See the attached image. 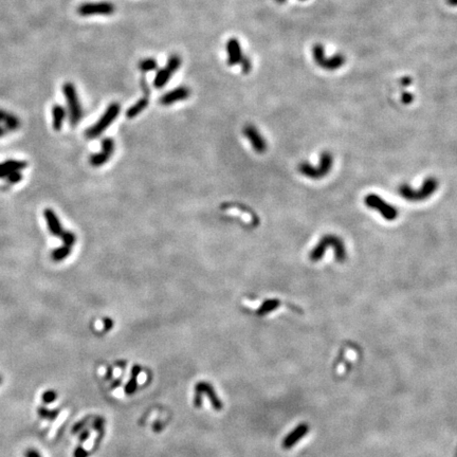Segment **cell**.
I'll return each mask as SVG.
<instances>
[{
    "label": "cell",
    "mask_w": 457,
    "mask_h": 457,
    "mask_svg": "<svg viewBox=\"0 0 457 457\" xmlns=\"http://www.w3.org/2000/svg\"><path fill=\"white\" fill-rule=\"evenodd\" d=\"M328 248H333L335 250L336 254V259L340 262H344L346 260L347 254H346V249H345V244L343 240L340 238V237L337 235H325L321 238L319 243L316 245L315 249H312L310 254H309V258L311 261H318L322 257L324 256V253Z\"/></svg>",
    "instance_id": "6da1fadb"
},
{
    "label": "cell",
    "mask_w": 457,
    "mask_h": 457,
    "mask_svg": "<svg viewBox=\"0 0 457 457\" xmlns=\"http://www.w3.org/2000/svg\"><path fill=\"white\" fill-rule=\"evenodd\" d=\"M63 93L68 108V114H69V122L71 126L74 127L81 122L83 117V108L78 95V90H76L73 83L66 82L63 85Z\"/></svg>",
    "instance_id": "7a4b0ae2"
},
{
    "label": "cell",
    "mask_w": 457,
    "mask_h": 457,
    "mask_svg": "<svg viewBox=\"0 0 457 457\" xmlns=\"http://www.w3.org/2000/svg\"><path fill=\"white\" fill-rule=\"evenodd\" d=\"M120 113H121L120 104L116 103V102H114V103H112L107 107L103 115L99 118V121L95 125L90 126L89 128L85 131V135H86L88 139L99 138L100 135L114 122V120L118 116V114H120Z\"/></svg>",
    "instance_id": "3957f363"
},
{
    "label": "cell",
    "mask_w": 457,
    "mask_h": 457,
    "mask_svg": "<svg viewBox=\"0 0 457 457\" xmlns=\"http://www.w3.org/2000/svg\"><path fill=\"white\" fill-rule=\"evenodd\" d=\"M438 182L435 178H428V179L423 182L420 190H413L410 185L402 184L399 188L400 196L409 201H422L429 198L430 196L434 194L437 190Z\"/></svg>",
    "instance_id": "277c9868"
},
{
    "label": "cell",
    "mask_w": 457,
    "mask_h": 457,
    "mask_svg": "<svg viewBox=\"0 0 457 457\" xmlns=\"http://www.w3.org/2000/svg\"><path fill=\"white\" fill-rule=\"evenodd\" d=\"M334 159L332 154L328 151H324L320 158V165L318 167H313L309 163H301L299 166V171L302 175L306 176L310 179H321L325 177L332 169Z\"/></svg>",
    "instance_id": "5b68a950"
},
{
    "label": "cell",
    "mask_w": 457,
    "mask_h": 457,
    "mask_svg": "<svg viewBox=\"0 0 457 457\" xmlns=\"http://www.w3.org/2000/svg\"><path fill=\"white\" fill-rule=\"evenodd\" d=\"M364 201H365V205L368 208L377 210L383 216V218L388 220V222H393L398 217V214H399L396 208L389 205V203H387L384 199L379 197L376 194H368Z\"/></svg>",
    "instance_id": "8992f818"
},
{
    "label": "cell",
    "mask_w": 457,
    "mask_h": 457,
    "mask_svg": "<svg viewBox=\"0 0 457 457\" xmlns=\"http://www.w3.org/2000/svg\"><path fill=\"white\" fill-rule=\"evenodd\" d=\"M114 11V4L109 1L85 2L78 7V14L83 17H88L93 15H113Z\"/></svg>",
    "instance_id": "52a82bcc"
},
{
    "label": "cell",
    "mask_w": 457,
    "mask_h": 457,
    "mask_svg": "<svg viewBox=\"0 0 457 457\" xmlns=\"http://www.w3.org/2000/svg\"><path fill=\"white\" fill-rule=\"evenodd\" d=\"M244 137L249 140L253 149L258 154H264L267 150V142L255 126L245 125L242 130Z\"/></svg>",
    "instance_id": "ba28073f"
},
{
    "label": "cell",
    "mask_w": 457,
    "mask_h": 457,
    "mask_svg": "<svg viewBox=\"0 0 457 457\" xmlns=\"http://www.w3.org/2000/svg\"><path fill=\"white\" fill-rule=\"evenodd\" d=\"M190 95H191V91L188 87L180 86L171 91L165 92L164 95L159 99V103L163 106H169V105H173L177 103V102L189 99Z\"/></svg>",
    "instance_id": "9c48e42d"
},
{
    "label": "cell",
    "mask_w": 457,
    "mask_h": 457,
    "mask_svg": "<svg viewBox=\"0 0 457 457\" xmlns=\"http://www.w3.org/2000/svg\"><path fill=\"white\" fill-rule=\"evenodd\" d=\"M227 53H228V66H236L238 65L242 58V50L239 40L232 37L227 41Z\"/></svg>",
    "instance_id": "30bf717a"
},
{
    "label": "cell",
    "mask_w": 457,
    "mask_h": 457,
    "mask_svg": "<svg viewBox=\"0 0 457 457\" xmlns=\"http://www.w3.org/2000/svg\"><path fill=\"white\" fill-rule=\"evenodd\" d=\"M44 216L46 218L47 226H48L50 233L54 236L61 237V235L64 233V230H63L62 224L61 222H59L58 217L54 213V211L51 209H46L44 212Z\"/></svg>",
    "instance_id": "8fae6325"
},
{
    "label": "cell",
    "mask_w": 457,
    "mask_h": 457,
    "mask_svg": "<svg viewBox=\"0 0 457 457\" xmlns=\"http://www.w3.org/2000/svg\"><path fill=\"white\" fill-rule=\"evenodd\" d=\"M196 393L206 394L209 397L210 401L212 402V404H213L214 409L216 411H220L223 409V402L222 400H219V398L217 397L213 386H211L209 383L205 382V381H203V382H199L196 385Z\"/></svg>",
    "instance_id": "7c38bea8"
},
{
    "label": "cell",
    "mask_w": 457,
    "mask_h": 457,
    "mask_svg": "<svg viewBox=\"0 0 457 457\" xmlns=\"http://www.w3.org/2000/svg\"><path fill=\"white\" fill-rule=\"evenodd\" d=\"M67 115V110L62 105H54L52 108V126L55 131L62 129L64 121Z\"/></svg>",
    "instance_id": "4fadbf2b"
},
{
    "label": "cell",
    "mask_w": 457,
    "mask_h": 457,
    "mask_svg": "<svg viewBox=\"0 0 457 457\" xmlns=\"http://www.w3.org/2000/svg\"><path fill=\"white\" fill-rule=\"evenodd\" d=\"M345 62H346V58L343 54L341 53L334 54L333 56L326 58V61L323 66V69L328 70V71H336L338 69H340V68L345 64Z\"/></svg>",
    "instance_id": "5bb4252c"
},
{
    "label": "cell",
    "mask_w": 457,
    "mask_h": 457,
    "mask_svg": "<svg viewBox=\"0 0 457 457\" xmlns=\"http://www.w3.org/2000/svg\"><path fill=\"white\" fill-rule=\"evenodd\" d=\"M173 72L168 69L167 67H164L162 68V69H159L157 71V74L155 76V79H154V87L157 88V89H161V88H163L165 85L171 81L172 79V76H173Z\"/></svg>",
    "instance_id": "9a60e30c"
},
{
    "label": "cell",
    "mask_w": 457,
    "mask_h": 457,
    "mask_svg": "<svg viewBox=\"0 0 457 457\" xmlns=\"http://www.w3.org/2000/svg\"><path fill=\"white\" fill-rule=\"evenodd\" d=\"M148 104H149V101L146 97L140 99L139 101L135 102L132 106H130L128 109H127V112L125 114L126 117L133 118L135 116H138L142 112H144V110L147 108Z\"/></svg>",
    "instance_id": "2e32d148"
},
{
    "label": "cell",
    "mask_w": 457,
    "mask_h": 457,
    "mask_svg": "<svg viewBox=\"0 0 457 457\" xmlns=\"http://www.w3.org/2000/svg\"><path fill=\"white\" fill-rule=\"evenodd\" d=\"M311 53H312V57H313V61H315V63L319 67L323 68L324 63H325L326 58H327L326 55H325V49H324L323 45L316 44L311 49Z\"/></svg>",
    "instance_id": "e0dca14e"
},
{
    "label": "cell",
    "mask_w": 457,
    "mask_h": 457,
    "mask_svg": "<svg viewBox=\"0 0 457 457\" xmlns=\"http://www.w3.org/2000/svg\"><path fill=\"white\" fill-rule=\"evenodd\" d=\"M113 154L107 150L102 149L98 154L92 155L89 159V162L92 166H102L105 163H107V161L112 158Z\"/></svg>",
    "instance_id": "ac0fdd59"
},
{
    "label": "cell",
    "mask_w": 457,
    "mask_h": 457,
    "mask_svg": "<svg viewBox=\"0 0 457 457\" xmlns=\"http://www.w3.org/2000/svg\"><path fill=\"white\" fill-rule=\"evenodd\" d=\"M279 301L275 300V299H271V300H267L265 301L264 303L261 304V306L258 308L257 310V315L258 316H266L268 315L269 312H272L273 310H275L278 306H279Z\"/></svg>",
    "instance_id": "d6986e66"
},
{
    "label": "cell",
    "mask_w": 457,
    "mask_h": 457,
    "mask_svg": "<svg viewBox=\"0 0 457 457\" xmlns=\"http://www.w3.org/2000/svg\"><path fill=\"white\" fill-rule=\"evenodd\" d=\"M139 69L142 73H146L150 71H155L158 69V63L155 58H143L138 64Z\"/></svg>",
    "instance_id": "ffe728a7"
},
{
    "label": "cell",
    "mask_w": 457,
    "mask_h": 457,
    "mask_svg": "<svg viewBox=\"0 0 457 457\" xmlns=\"http://www.w3.org/2000/svg\"><path fill=\"white\" fill-rule=\"evenodd\" d=\"M3 124H4V128L6 129V131H15L20 127V120L18 118V116H16L13 114L7 113L4 121H3Z\"/></svg>",
    "instance_id": "44dd1931"
},
{
    "label": "cell",
    "mask_w": 457,
    "mask_h": 457,
    "mask_svg": "<svg viewBox=\"0 0 457 457\" xmlns=\"http://www.w3.org/2000/svg\"><path fill=\"white\" fill-rule=\"evenodd\" d=\"M71 249L72 248L67 247V245H63V247H61V248L55 249L52 252V254H51V257H52V259L54 261H62V260H64L65 258H67L68 256L70 255Z\"/></svg>",
    "instance_id": "7402d4cb"
},
{
    "label": "cell",
    "mask_w": 457,
    "mask_h": 457,
    "mask_svg": "<svg viewBox=\"0 0 457 457\" xmlns=\"http://www.w3.org/2000/svg\"><path fill=\"white\" fill-rule=\"evenodd\" d=\"M3 164L7 167V168H10L11 171L13 172H20L21 169H24L25 167L28 166V162L27 161H22V160H14V159H11V160H5Z\"/></svg>",
    "instance_id": "603a6c76"
},
{
    "label": "cell",
    "mask_w": 457,
    "mask_h": 457,
    "mask_svg": "<svg viewBox=\"0 0 457 457\" xmlns=\"http://www.w3.org/2000/svg\"><path fill=\"white\" fill-rule=\"evenodd\" d=\"M181 63H182V61H181V57L179 55H178V54H172V55H169L165 67H167L169 70H171L173 73H175V72H177L178 70H179Z\"/></svg>",
    "instance_id": "cb8c5ba5"
},
{
    "label": "cell",
    "mask_w": 457,
    "mask_h": 457,
    "mask_svg": "<svg viewBox=\"0 0 457 457\" xmlns=\"http://www.w3.org/2000/svg\"><path fill=\"white\" fill-rule=\"evenodd\" d=\"M139 375V367L135 366L132 371V377L129 381V383L126 385V393L132 394L135 391V386H137V376Z\"/></svg>",
    "instance_id": "d4e9b609"
},
{
    "label": "cell",
    "mask_w": 457,
    "mask_h": 457,
    "mask_svg": "<svg viewBox=\"0 0 457 457\" xmlns=\"http://www.w3.org/2000/svg\"><path fill=\"white\" fill-rule=\"evenodd\" d=\"M61 238L64 242V245H67V247H70V248L73 247V244L76 241V236L72 232H69V231L64 232L61 235Z\"/></svg>",
    "instance_id": "484cf974"
},
{
    "label": "cell",
    "mask_w": 457,
    "mask_h": 457,
    "mask_svg": "<svg viewBox=\"0 0 457 457\" xmlns=\"http://www.w3.org/2000/svg\"><path fill=\"white\" fill-rule=\"evenodd\" d=\"M239 64H240V66H241V71H242V73H244V74L250 73V71L252 70V63H251L250 58H249L248 56H244V55H243Z\"/></svg>",
    "instance_id": "4316f807"
},
{
    "label": "cell",
    "mask_w": 457,
    "mask_h": 457,
    "mask_svg": "<svg viewBox=\"0 0 457 457\" xmlns=\"http://www.w3.org/2000/svg\"><path fill=\"white\" fill-rule=\"evenodd\" d=\"M56 393L54 391H47L44 393V395H42V401H44L46 404H49V403H52L53 401L56 400Z\"/></svg>",
    "instance_id": "83f0119b"
},
{
    "label": "cell",
    "mask_w": 457,
    "mask_h": 457,
    "mask_svg": "<svg viewBox=\"0 0 457 457\" xmlns=\"http://www.w3.org/2000/svg\"><path fill=\"white\" fill-rule=\"evenodd\" d=\"M5 179L10 183H18L22 180V175L20 172H12Z\"/></svg>",
    "instance_id": "f1b7e54d"
},
{
    "label": "cell",
    "mask_w": 457,
    "mask_h": 457,
    "mask_svg": "<svg viewBox=\"0 0 457 457\" xmlns=\"http://www.w3.org/2000/svg\"><path fill=\"white\" fill-rule=\"evenodd\" d=\"M413 100H414V96L412 95L411 92L404 91V92L402 93L401 101H402V103H403V104H405V105H410V104H412Z\"/></svg>",
    "instance_id": "f546056e"
},
{
    "label": "cell",
    "mask_w": 457,
    "mask_h": 457,
    "mask_svg": "<svg viewBox=\"0 0 457 457\" xmlns=\"http://www.w3.org/2000/svg\"><path fill=\"white\" fill-rule=\"evenodd\" d=\"M13 171H11L10 168H7L3 163H0V179H5Z\"/></svg>",
    "instance_id": "4dcf8cb0"
},
{
    "label": "cell",
    "mask_w": 457,
    "mask_h": 457,
    "mask_svg": "<svg viewBox=\"0 0 457 457\" xmlns=\"http://www.w3.org/2000/svg\"><path fill=\"white\" fill-rule=\"evenodd\" d=\"M140 84H141V89L143 90L144 93H145V97L147 98L149 96V93H150V89H149V86H148V84H147L145 78L141 79Z\"/></svg>",
    "instance_id": "1f68e13d"
},
{
    "label": "cell",
    "mask_w": 457,
    "mask_h": 457,
    "mask_svg": "<svg viewBox=\"0 0 457 457\" xmlns=\"http://www.w3.org/2000/svg\"><path fill=\"white\" fill-rule=\"evenodd\" d=\"M400 83L403 87H408L412 83V79L410 78V76H403V78L400 80Z\"/></svg>",
    "instance_id": "d6a6232c"
},
{
    "label": "cell",
    "mask_w": 457,
    "mask_h": 457,
    "mask_svg": "<svg viewBox=\"0 0 457 457\" xmlns=\"http://www.w3.org/2000/svg\"><path fill=\"white\" fill-rule=\"evenodd\" d=\"M25 456L27 457H41V455L36 450H28L27 453H25Z\"/></svg>",
    "instance_id": "836d02e7"
},
{
    "label": "cell",
    "mask_w": 457,
    "mask_h": 457,
    "mask_svg": "<svg viewBox=\"0 0 457 457\" xmlns=\"http://www.w3.org/2000/svg\"><path fill=\"white\" fill-rule=\"evenodd\" d=\"M6 114H7V113L5 112V110H4V109H1V108H0V123H3V121H4V118H5Z\"/></svg>",
    "instance_id": "e575fe53"
},
{
    "label": "cell",
    "mask_w": 457,
    "mask_h": 457,
    "mask_svg": "<svg viewBox=\"0 0 457 457\" xmlns=\"http://www.w3.org/2000/svg\"><path fill=\"white\" fill-rule=\"evenodd\" d=\"M447 3L450 6H457V0H447Z\"/></svg>",
    "instance_id": "d590c367"
},
{
    "label": "cell",
    "mask_w": 457,
    "mask_h": 457,
    "mask_svg": "<svg viewBox=\"0 0 457 457\" xmlns=\"http://www.w3.org/2000/svg\"><path fill=\"white\" fill-rule=\"evenodd\" d=\"M5 132H6V129L4 128V127H1V126H0V138L3 137V135L5 134Z\"/></svg>",
    "instance_id": "8d00e7d4"
},
{
    "label": "cell",
    "mask_w": 457,
    "mask_h": 457,
    "mask_svg": "<svg viewBox=\"0 0 457 457\" xmlns=\"http://www.w3.org/2000/svg\"><path fill=\"white\" fill-rule=\"evenodd\" d=\"M276 1L279 2V3H284V2H286V0H276Z\"/></svg>",
    "instance_id": "74e56055"
},
{
    "label": "cell",
    "mask_w": 457,
    "mask_h": 457,
    "mask_svg": "<svg viewBox=\"0 0 457 457\" xmlns=\"http://www.w3.org/2000/svg\"><path fill=\"white\" fill-rule=\"evenodd\" d=\"M1 382H2V379H1V377H0V384H1Z\"/></svg>",
    "instance_id": "f35d334b"
},
{
    "label": "cell",
    "mask_w": 457,
    "mask_h": 457,
    "mask_svg": "<svg viewBox=\"0 0 457 457\" xmlns=\"http://www.w3.org/2000/svg\"><path fill=\"white\" fill-rule=\"evenodd\" d=\"M301 1H305V0H301Z\"/></svg>",
    "instance_id": "ab89813d"
}]
</instances>
